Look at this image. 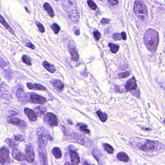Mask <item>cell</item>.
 Masks as SVG:
<instances>
[{
    "label": "cell",
    "mask_w": 165,
    "mask_h": 165,
    "mask_svg": "<svg viewBox=\"0 0 165 165\" xmlns=\"http://www.w3.org/2000/svg\"><path fill=\"white\" fill-rule=\"evenodd\" d=\"M159 36L157 31L153 29H149L145 32L144 42L147 48L152 52H155L158 44Z\"/></svg>",
    "instance_id": "6da1fadb"
},
{
    "label": "cell",
    "mask_w": 165,
    "mask_h": 165,
    "mask_svg": "<svg viewBox=\"0 0 165 165\" xmlns=\"http://www.w3.org/2000/svg\"><path fill=\"white\" fill-rule=\"evenodd\" d=\"M64 9L71 21L77 22L79 19L76 0H62Z\"/></svg>",
    "instance_id": "7a4b0ae2"
},
{
    "label": "cell",
    "mask_w": 165,
    "mask_h": 165,
    "mask_svg": "<svg viewBox=\"0 0 165 165\" xmlns=\"http://www.w3.org/2000/svg\"><path fill=\"white\" fill-rule=\"evenodd\" d=\"M135 13L140 20L144 21L147 16V9L142 0H137L134 6Z\"/></svg>",
    "instance_id": "3957f363"
},
{
    "label": "cell",
    "mask_w": 165,
    "mask_h": 165,
    "mask_svg": "<svg viewBox=\"0 0 165 165\" xmlns=\"http://www.w3.org/2000/svg\"><path fill=\"white\" fill-rule=\"evenodd\" d=\"M38 144L40 149L44 148L47 143V140H52V137L48 134H46L45 131H38Z\"/></svg>",
    "instance_id": "277c9868"
},
{
    "label": "cell",
    "mask_w": 165,
    "mask_h": 165,
    "mask_svg": "<svg viewBox=\"0 0 165 165\" xmlns=\"http://www.w3.org/2000/svg\"><path fill=\"white\" fill-rule=\"evenodd\" d=\"M25 158L29 163H32L35 159L34 146L32 144H29L26 146L25 149Z\"/></svg>",
    "instance_id": "5b68a950"
},
{
    "label": "cell",
    "mask_w": 165,
    "mask_h": 165,
    "mask_svg": "<svg viewBox=\"0 0 165 165\" xmlns=\"http://www.w3.org/2000/svg\"><path fill=\"white\" fill-rule=\"evenodd\" d=\"M44 121L50 126H55L58 125L57 116L52 112H48L45 115Z\"/></svg>",
    "instance_id": "8992f818"
},
{
    "label": "cell",
    "mask_w": 165,
    "mask_h": 165,
    "mask_svg": "<svg viewBox=\"0 0 165 165\" xmlns=\"http://www.w3.org/2000/svg\"><path fill=\"white\" fill-rule=\"evenodd\" d=\"M10 161L9 151L6 148H2L0 150V163L6 164Z\"/></svg>",
    "instance_id": "52a82bcc"
},
{
    "label": "cell",
    "mask_w": 165,
    "mask_h": 165,
    "mask_svg": "<svg viewBox=\"0 0 165 165\" xmlns=\"http://www.w3.org/2000/svg\"><path fill=\"white\" fill-rule=\"evenodd\" d=\"M0 97L4 99L11 98V94L9 87L4 83L0 85Z\"/></svg>",
    "instance_id": "ba28073f"
},
{
    "label": "cell",
    "mask_w": 165,
    "mask_h": 165,
    "mask_svg": "<svg viewBox=\"0 0 165 165\" xmlns=\"http://www.w3.org/2000/svg\"><path fill=\"white\" fill-rule=\"evenodd\" d=\"M30 101L32 103L43 104L46 102V99L40 95L34 94L31 95Z\"/></svg>",
    "instance_id": "9c48e42d"
},
{
    "label": "cell",
    "mask_w": 165,
    "mask_h": 165,
    "mask_svg": "<svg viewBox=\"0 0 165 165\" xmlns=\"http://www.w3.org/2000/svg\"><path fill=\"white\" fill-rule=\"evenodd\" d=\"M16 96L21 103H26L27 102V95L23 89L20 88L18 89L16 92Z\"/></svg>",
    "instance_id": "30bf717a"
},
{
    "label": "cell",
    "mask_w": 165,
    "mask_h": 165,
    "mask_svg": "<svg viewBox=\"0 0 165 165\" xmlns=\"http://www.w3.org/2000/svg\"><path fill=\"white\" fill-rule=\"evenodd\" d=\"M156 147V143L151 140H147V142L144 144L142 145L139 147V148L145 151H150L154 150Z\"/></svg>",
    "instance_id": "8fae6325"
},
{
    "label": "cell",
    "mask_w": 165,
    "mask_h": 165,
    "mask_svg": "<svg viewBox=\"0 0 165 165\" xmlns=\"http://www.w3.org/2000/svg\"><path fill=\"white\" fill-rule=\"evenodd\" d=\"M125 88L127 91H133L137 88V84L135 77H132L129 79L125 85Z\"/></svg>",
    "instance_id": "7c38bea8"
},
{
    "label": "cell",
    "mask_w": 165,
    "mask_h": 165,
    "mask_svg": "<svg viewBox=\"0 0 165 165\" xmlns=\"http://www.w3.org/2000/svg\"><path fill=\"white\" fill-rule=\"evenodd\" d=\"M7 121L9 124H13L22 128L26 126V123L18 118H10L8 119Z\"/></svg>",
    "instance_id": "4fadbf2b"
},
{
    "label": "cell",
    "mask_w": 165,
    "mask_h": 165,
    "mask_svg": "<svg viewBox=\"0 0 165 165\" xmlns=\"http://www.w3.org/2000/svg\"><path fill=\"white\" fill-rule=\"evenodd\" d=\"M24 112L26 116L28 117L30 121L35 122L37 120V115L34 111L29 108H24Z\"/></svg>",
    "instance_id": "5bb4252c"
},
{
    "label": "cell",
    "mask_w": 165,
    "mask_h": 165,
    "mask_svg": "<svg viewBox=\"0 0 165 165\" xmlns=\"http://www.w3.org/2000/svg\"><path fill=\"white\" fill-rule=\"evenodd\" d=\"M27 86L30 90H37V91H45L46 90V88L40 84H34L31 83H27Z\"/></svg>",
    "instance_id": "9a60e30c"
},
{
    "label": "cell",
    "mask_w": 165,
    "mask_h": 165,
    "mask_svg": "<svg viewBox=\"0 0 165 165\" xmlns=\"http://www.w3.org/2000/svg\"><path fill=\"white\" fill-rule=\"evenodd\" d=\"M70 155L71 157V161L73 165H77L80 162L79 155L77 153L73 150L70 151Z\"/></svg>",
    "instance_id": "2e32d148"
},
{
    "label": "cell",
    "mask_w": 165,
    "mask_h": 165,
    "mask_svg": "<svg viewBox=\"0 0 165 165\" xmlns=\"http://www.w3.org/2000/svg\"><path fill=\"white\" fill-rule=\"evenodd\" d=\"M50 82L51 83L55 88H57L60 91H62L63 90L64 85L61 80H57V79H53L51 80Z\"/></svg>",
    "instance_id": "e0dca14e"
},
{
    "label": "cell",
    "mask_w": 165,
    "mask_h": 165,
    "mask_svg": "<svg viewBox=\"0 0 165 165\" xmlns=\"http://www.w3.org/2000/svg\"><path fill=\"white\" fill-rule=\"evenodd\" d=\"M43 65L44 68L50 73H54L56 71L55 67L51 63L47 61H44L43 62Z\"/></svg>",
    "instance_id": "ac0fdd59"
},
{
    "label": "cell",
    "mask_w": 165,
    "mask_h": 165,
    "mask_svg": "<svg viewBox=\"0 0 165 165\" xmlns=\"http://www.w3.org/2000/svg\"><path fill=\"white\" fill-rule=\"evenodd\" d=\"M43 7H44L45 10L47 12L48 15L50 16H51V18H53L55 14H54V11H53V10L51 5H50V4H48L47 3H45L44 5H43Z\"/></svg>",
    "instance_id": "d6986e66"
},
{
    "label": "cell",
    "mask_w": 165,
    "mask_h": 165,
    "mask_svg": "<svg viewBox=\"0 0 165 165\" xmlns=\"http://www.w3.org/2000/svg\"><path fill=\"white\" fill-rule=\"evenodd\" d=\"M0 23H2V24L5 27V28L9 31L11 34L14 35V36H15V34L14 32V31L13 30V29L11 28L10 26L9 25V24L7 23V22L5 21V20L4 19V18L0 15Z\"/></svg>",
    "instance_id": "ffe728a7"
},
{
    "label": "cell",
    "mask_w": 165,
    "mask_h": 165,
    "mask_svg": "<svg viewBox=\"0 0 165 165\" xmlns=\"http://www.w3.org/2000/svg\"><path fill=\"white\" fill-rule=\"evenodd\" d=\"M117 158L121 161L127 162L129 161V157L128 155L124 153H120L117 155Z\"/></svg>",
    "instance_id": "44dd1931"
},
{
    "label": "cell",
    "mask_w": 165,
    "mask_h": 165,
    "mask_svg": "<svg viewBox=\"0 0 165 165\" xmlns=\"http://www.w3.org/2000/svg\"><path fill=\"white\" fill-rule=\"evenodd\" d=\"M70 53L71 56V59L74 62H77L79 60V55L77 53V51L73 48H71L70 51Z\"/></svg>",
    "instance_id": "7402d4cb"
},
{
    "label": "cell",
    "mask_w": 165,
    "mask_h": 165,
    "mask_svg": "<svg viewBox=\"0 0 165 165\" xmlns=\"http://www.w3.org/2000/svg\"><path fill=\"white\" fill-rule=\"evenodd\" d=\"M52 153L56 158H60L62 156V152L59 148L55 147L53 148L52 151Z\"/></svg>",
    "instance_id": "603a6c76"
},
{
    "label": "cell",
    "mask_w": 165,
    "mask_h": 165,
    "mask_svg": "<svg viewBox=\"0 0 165 165\" xmlns=\"http://www.w3.org/2000/svg\"><path fill=\"white\" fill-rule=\"evenodd\" d=\"M97 115H98L99 119H100V120L103 122H105L107 119H108V115H107V114L105 113H103L102 112H101L100 110H98L96 112Z\"/></svg>",
    "instance_id": "cb8c5ba5"
},
{
    "label": "cell",
    "mask_w": 165,
    "mask_h": 165,
    "mask_svg": "<svg viewBox=\"0 0 165 165\" xmlns=\"http://www.w3.org/2000/svg\"><path fill=\"white\" fill-rule=\"evenodd\" d=\"M39 155L40 156L41 162H43V163L42 164H46V151H43L41 152H40V153L39 154Z\"/></svg>",
    "instance_id": "d4e9b609"
},
{
    "label": "cell",
    "mask_w": 165,
    "mask_h": 165,
    "mask_svg": "<svg viewBox=\"0 0 165 165\" xmlns=\"http://www.w3.org/2000/svg\"><path fill=\"white\" fill-rule=\"evenodd\" d=\"M36 113L39 115H42L45 113L46 111V108L43 107H38L37 108L35 109Z\"/></svg>",
    "instance_id": "484cf974"
},
{
    "label": "cell",
    "mask_w": 165,
    "mask_h": 165,
    "mask_svg": "<svg viewBox=\"0 0 165 165\" xmlns=\"http://www.w3.org/2000/svg\"><path fill=\"white\" fill-rule=\"evenodd\" d=\"M108 46L110 47V50L111 52H112L113 53H116L119 51V46H118L117 45L114 44L112 43H109Z\"/></svg>",
    "instance_id": "4316f807"
},
{
    "label": "cell",
    "mask_w": 165,
    "mask_h": 165,
    "mask_svg": "<svg viewBox=\"0 0 165 165\" xmlns=\"http://www.w3.org/2000/svg\"><path fill=\"white\" fill-rule=\"evenodd\" d=\"M77 126L79 127V129H80L83 132H84V133H87V134L90 133V130L87 128V126L86 125H85V124H81V123L78 124Z\"/></svg>",
    "instance_id": "83f0119b"
},
{
    "label": "cell",
    "mask_w": 165,
    "mask_h": 165,
    "mask_svg": "<svg viewBox=\"0 0 165 165\" xmlns=\"http://www.w3.org/2000/svg\"><path fill=\"white\" fill-rule=\"evenodd\" d=\"M5 142L11 148L14 150H16L17 148V146L15 143L12 139H5Z\"/></svg>",
    "instance_id": "f1b7e54d"
},
{
    "label": "cell",
    "mask_w": 165,
    "mask_h": 165,
    "mask_svg": "<svg viewBox=\"0 0 165 165\" xmlns=\"http://www.w3.org/2000/svg\"><path fill=\"white\" fill-rule=\"evenodd\" d=\"M15 159L20 161H23L24 160H26L25 156L21 152H19L16 154L15 157Z\"/></svg>",
    "instance_id": "f546056e"
},
{
    "label": "cell",
    "mask_w": 165,
    "mask_h": 165,
    "mask_svg": "<svg viewBox=\"0 0 165 165\" xmlns=\"http://www.w3.org/2000/svg\"><path fill=\"white\" fill-rule=\"evenodd\" d=\"M89 7L93 10H95L97 8V6L95 4V3L93 1V0H88L87 1Z\"/></svg>",
    "instance_id": "4dcf8cb0"
},
{
    "label": "cell",
    "mask_w": 165,
    "mask_h": 165,
    "mask_svg": "<svg viewBox=\"0 0 165 165\" xmlns=\"http://www.w3.org/2000/svg\"><path fill=\"white\" fill-rule=\"evenodd\" d=\"M104 147L105 150L109 154H112L113 153V148L111 145L107 143H105L104 144Z\"/></svg>",
    "instance_id": "1f68e13d"
},
{
    "label": "cell",
    "mask_w": 165,
    "mask_h": 165,
    "mask_svg": "<svg viewBox=\"0 0 165 165\" xmlns=\"http://www.w3.org/2000/svg\"><path fill=\"white\" fill-rule=\"evenodd\" d=\"M51 28L53 31H54V34L56 35L58 34L60 30V26H59L56 23H53L51 26Z\"/></svg>",
    "instance_id": "d6a6232c"
},
{
    "label": "cell",
    "mask_w": 165,
    "mask_h": 165,
    "mask_svg": "<svg viewBox=\"0 0 165 165\" xmlns=\"http://www.w3.org/2000/svg\"><path fill=\"white\" fill-rule=\"evenodd\" d=\"M22 60L23 62L24 63H25L27 65H31V59L28 56L23 55L22 57Z\"/></svg>",
    "instance_id": "836d02e7"
},
{
    "label": "cell",
    "mask_w": 165,
    "mask_h": 165,
    "mask_svg": "<svg viewBox=\"0 0 165 165\" xmlns=\"http://www.w3.org/2000/svg\"><path fill=\"white\" fill-rule=\"evenodd\" d=\"M130 72H129V71H128L125 72L120 73L118 74V77L119 78H124L128 77L130 76Z\"/></svg>",
    "instance_id": "e575fe53"
},
{
    "label": "cell",
    "mask_w": 165,
    "mask_h": 165,
    "mask_svg": "<svg viewBox=\"0 0 165 165\" xmlns=\"http://www.w3.org/2000/svg\"><path fill=\"white\" fill-rule=\"evenodd\" d=\"M36 25L37 26L39 31H40V32L41 33H44L45 32V28L44 26L41 23L38 22H36Z\"/></svg>",
    "instance_id": "d590c367"
},
{
    "label": "cell",
    "mask_w": 165,
    "mask_h": 165,
    "mask_svg": "<svg viewBox=\"0 0 165 165\" xmlns=\"http://www.w3.org/2000/svg\"><path fill=\"white\" fill-rule=\"evenodd\" d=\"M14 139L16 141H23L25 139L24 137L21 135H16L14 136Z\"/></svg>",
    "instance_id": "8d00e7d4"
},
{
    "label": "cell",
    "mask_w": 165,
    "mask_h": 165,
    "mask_svg": "<svg viewBox=\"0 0 165 165\" xmlns=\"http://www.w3.org/2000/svg\"><path fill=\"white\" fill-rule=\"evenodd\" d=\"M93 36H94V37L95 40H97V41H99L100 40V39L101 38V34L97 31H94L93 32Z\"/></svg>",
    "instance_id": "74e56055"
},
{
    "label": "cell",
    "mask_w": 165,
    "mask_h": 165,
    "mask_svg": "<svg viewBox=\"0 0 165 165\" xmlns=\"http://www.w3.org/2000/svg\"><path fill=\"white\" fill-rule=\"evenodd\" d=\"M112 38L115 40H120L122 39V36L120 34H116L114 35Z\"/></svg>",
    "instance_id": "f35d334b"
},
{
    "label": "cell",
    "mask_w": 165,
    "mask_h": 165,
    "mask_svg": "<svg viewBox=\"0 0 165 165\" xmlns=\"http://www.w3.org/2000/svg\"><path fill=\"white\" fill-rule=\"evenodd\" d=\"M26 46L27 47L32 49V50H35V46L31 42H29V43H26Z\"/></svg>",
    "instance_id": "ab89813d"
},
{
    "label": "cell",
    "mask_w": 165,
    "mask_h": 165,
    "mask_svg": "<svg viewBox=\"0 0 165 165\" xmlns=\"http://www.w3.org/2000/svg\"><path fill=\"white\" fill-rule=\"evenodd\" d=\"M108 1L112 5H117L119 3V0H108Z\"/></svg>",
    "instance_id": "60d3db41"
},
{
    "label": "cell",
    "mask_w": 165,
    "mask_h": 165,
    "mask_svg": "<svg viewBox=\"0 0 165 165\" xmlns=\"http://www.w3.org/2000/svg\"><path fill=\"white\" fill-rule=\"evenodd\" d=\"M110 22V20L107 19H103L101 21V23L102 24H108Z\"/></svg>",
    "instance_id": "b9f144b4"
},
{
    "label": "cell",
    "mask_w": 165,
    "mask_h": 165,
    "mask_svg": "<svg viewBox=\"0 0 165 165\" xmlns=\"http://www.w3.org/2000/svg\"><path fill=\"white\" fill-rule=\"evenodd\" d=\"M121 36H122V38H123V39L124 40H125L126 39V33L124 31H123L121 34Z\"/></svg>",
    "instance_id": "7bdbcfd3"
},
{
    "label": "cell",
    "mask_w": 165,
    "mask_h": 165,
    "mask_svg": "<svg viewBox=\"0 0 165 165\" xmlns=\"http://www.w3.org/2000/svg\"><path fill=\"white\" fill-rule=\"evenodd\" d=\"M75 34H76V35H77V36L79 35V34H80V31H79V30H76V31H75Z\"/></svg>",
    "instance_id": "ee69618b"
},
{
    "label": "cell",
    "mask_w": 165,
    "mask_h": 165,
    "mask_svg": "<svg viewBox=\"0 0 165 165\" xmlns=\"http://www.w3.org/2000/svg\"><path fill=\"white\" fill-rule=\"evenodd\" d=\"M67 122H68V124H72V122H71V121H69V120H68Z\"/></svg>",
    "instance_id": "f6af8a7d"
},
{
    "label": "cell",
    "mask_w": 165,
    "mask_h": 165,
    "mask_svg": "<svg viewBox=\"0 0 165 165\" xmlns=\"http://www.w3.org/2000/svg\"><path fill=\"white\" fill-rule=\"evenodd\" d=\"M25 9H26V11H27V12H28V13H30L29 11L28 10V9H27V7H25Z\"/></svg>",
    "instance_id": "bcb514c9"
},
{
    "label": "cell",
    "mask_w": 165,
    "mask_h": 165,
    "mask_svg": "<svg viewBox=\"0 0 165 165\" xmlns=\"http://www.w3.org/2000/svg\"><path fill=\"white\" fill-rule=\"evenodd\" d=\"M56 1H58V0H56Z\"/></svg>",
    "instance_id": "7dc6e473"
},
{
    "label": "cell",
    "mask_w": 165,
    "mask_h": 165,
    "mask_svg": "<svg viewBox=\"0 0 165 165\" xmlns=\"http://www.w3.org/2000/svg\"><path fill=\"white\" fill-rule=\"evenodd\" d=\"M0 80H1V79H0Z\"/></svg>",
    "instance_id": "c3c4849f"
}]
</instances>
